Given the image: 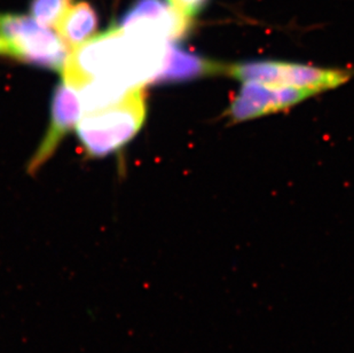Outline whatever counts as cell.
Masks as SVG:
<instances>
[{"instance_id":"cell-3","label":"cell","mask_w":354,"mask_h":353,"mask_svg":"<svg viewBox=\"0 0 354 353\" xmlns=\"http://www.w3.org/2000/svg\"><path fill=\"white\" fill-rule=\"evenodd\" d=\"M221 73L240 80L242 84H258L273 89L298 91L310 97L346 83L350 78L348 71L280 61H256L225 66L221 67Z\"/></svg>"},{"instance_id":"cell-5","label":"cell","mask_w":354,"mask_h":353,"mask_svg":"<svg viewBox=\"0 0 354 353\" xmlns=\"http://www.w3.org/2000/svg\"><path fill=\"white\" fill-rule=\"evenodd\" d=\"M192 17L163 0H136L120 17L123 30L174 43L191 29Z\"/></svg>"},{"instance_id":"cell-6","label":"cell","mask_w":354,"mask_h":353,"mask_svg":"<svg viewBox=\"0 0 354 353\" xmlns=\"http://www.w3.org/2000/svg\"><path fill=\"white\" fill-rule=\"evenodd\" d=\"M82 101L74 87L66 82L59 84L54 91L50 105V120L45 137L28 164V174H37L40 168L53 156L64 138L77 127L82 115Z\"/></svg>"},{"instance_id":"cell-11","label":"cell","mask_w":354,"mask_h":353,"mask_svg":"<svg viewBox=\"0 0 354 353\" xmlns=\"http://www.w3.org/2000/svg\"><path fill=\"white\" fill-rule=\"evenodd\" d=\"M205 1L207 0H169V3L172 6L176 7L178 10H180L189 17H193V15L198 12Z\"/></svg>"},{"instance_id":"cell-2","label":"cell","mask_w":354,"mask_h":353,"mask_svg":"<svg viewBox=\"0 0 354 353\" xmlns=\"http://www.w3.org/2000/svg\"><path fill=\"white\" fill-rule=\"evenodd\" d=\"M146 115V93L137 87L111 106L85 113L76 127L78 139L88 156H107L136 137Z\"/></svg>"},{"instance_id":"cell-1","label":"cell","mask_w":354,"mask_h":353,"mask_svg":"<svg viewBox=\"0 0 354 353\" xmlns=\"http://www.w3.org/2000/svg\"><path fill=\"white\" fill-rule=\"evenodd\" d=\"M170 42L138 36L120 26L97 35L71 51L64 66V82L78 90L101 80L127 90L154 83L167 60Z\"/></svg>"},{"instance_id":"cell-9","label":"cell","mask_w":354,"mask_h":353,"mask_svg":"<svg viewBox=\"0 0 354 353\" xmlns=\"http://www.w3.org/2000/svg\"><path fill=\"white\" fill-rule=\"evenodd\" d=\"M221 66L211 61L204 60L194 54L188 53L176 46L174 43L169 45L167 60L154 84L172 83L181 80H192L195 77L209 73H217Z\"/></svg>"},{"instance_id":"cell-10","label":"cell","mask_w":354,"mask_h":353,"mask_svg":"<svg viewBox=\"0 0 354 353\" xmlns=\"http://www.w3.org/2000/svg\"><path fill=\"white\" fill-rule=\"evenodd\" d=\"M73 3L74 0H31L30 13L45 27H57Z\"/></svg>"},{"instance_id":"cell-8","label":"cell","mask_w":354,"mask_h":353,"mask_svg":"<svg viewBox=\"0 0 354 353\" xmlns=\"http://www.w3.org/2000/svg\"><path fill=\"white\" fill-rule=\"evenodd\" d=\"M55 28L57 35L71 52L97 33L99 15L90 3L78 1L71 5Z\"/></svg>"},{"instance_id":"cell-4","label":"cell","mask_w":354,"mask_h":353,"mask_svg":"<svg viewBox=\"0 0 354 353\" xmlns=\"http://www.w3.org/2000/svg\"><path fill=\"white\" fill-rule=\"evenodd\" d=\"M0 35L13 46L17 60L62 73L71 51L64 40L35 17L0 14Z\"/></svg>"},{"instance_id":"cell-7","label":"cell","mask_w":354,"mask_h":353,"mask_svg":"<svg viewBox=\"0 0 354 353\" xmlns=\"http://www.w3.org/2000/svg\"><path fill=\"white\" fill-rule=\"evenodd\" d=\"M310 97L298 91L282 90L258 84H243L236 100L231 107V116L243 120L275 113Z\"/></svg>"},{"instance_id":"cell-12","label":"cell","mask_w":354,"mask_h":353,"mask_svg":"<svg viewBox=\"0 0 354 353\" xmlns=\"http://www.w3.org/2000/svg\"><path fill=\"white\" fill-rule=\"evenodd\" d=\"M0 55L1 57H14L17 59V54L14 51L12 44L8 40L5 39L1 35H0Z\"/></svg>"}]
</instances>
